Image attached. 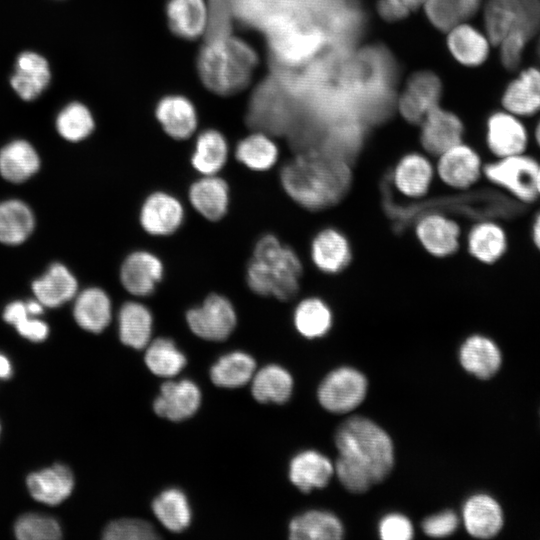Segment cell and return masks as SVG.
<instances>
[{"mask_svg":"<svg viewBox=\"0 0 540 540\" xmlns=\"http://www.w3.org/2000/svg\"><path fill=\"white\" fill-rule=\"evenodd\" d=\"M165 266L162 259L144 248L126 254L119 266V282L131 296L145 298L152 296L163 281Z\"/></svg>","mask_w":540,"mask_h":540,"instance_id":"cell-11","label":"cell"},{"mask_svg":"<svg viewBox=\"0 0 540 540\" xmlns=\"http://www.w3.org/2000/svg\"><path fill=\"white\" fill-rule=\"evenodd\" d=\"M482 8L484 32L492 45L510 33L530 40L540 31V0H485Z\"/></svg>","mask_w":540,"mask_h":540,"instance_id":"cell-5","label":"cell"},{"mask_svg":"<svg viewBox=\"0 0 540 540\" xmlns=\"http://www.w3.org/2000/svg\"><path fill=\"white\" fill-rule=\"evenodd\" d=\"M302 265L297 254L274 234L258 237L245 265V283L260 297L289 300L299 290Z\"/></svg>","mask_w":540,"mask_h":540,"instance_id":"cell-2","label":"cell"},{"mask_svg":"<svg viewBox=\"0 0 540 540\" xmlns=\"http://www.w3.org/2000/svg\"><path fill=\"white\" fill-rule=\"evenodd\" d=\"M335 472L331 460L316 450L297 453L289 463L288 476L291 483L301 492L326 487Z\"/></svg>","mask_w":540,"mask_h":540,"instance_id":"cell-21","label":"cell"},{"mask_svg":"<svg viewBox=\"0 0 540 540\" xmlns=\"http://www.w3.org/2000/svg\"><path fill=\"white\" fill-rule=\"evenodd\" d=\"M540 32V31H539ZM538 56L540 58V38H539V43H538Z\"/></svg>","mask_w":540,"mask_h":540,"instance_id":"cell-58","label":"cell"},{"mask_svg":"<svg viewBox=\"0 0 540 540\" xmlns=\"http://www.w3.org/2000/svg\"><path fill=\"white\" fill-rule=\"evenodd\" d=\"M536 189L538 196H540V164H538V170L536 175Z\"/></svg>","mask_w":540,"mask_h":540,"instance_id":"cell-56","label":"cell"},{"mask_svg":"<svg viewBox=\"0 0 540 540\" xmlns=\"http://www.w3.org/2000/svg\"><path fill=\"white\" fill-rule=\"evenodd\" d=\"M532 239L536 247L540 250V212L536 215L533 221Z\"/></svg>","mask_w":540,"mask_h":540,"instance_id":"cell-54","label":"cell"},{"mask_svg":"<svg viewBox=\"0 0 540 540\" xmlns=\"http://www.w3.org/2000/svg\"><path fill=\"white\" fill-rule=\"evenodd\" d=\"M438 156V173L448 185L467 188L478 180L481 160L470 146L460 142Z\"/></svg>","mask_w":540,"mask_h":540,"instance_id":"cell-20","label":"cell"},{"mask_svg":"<svg viewBox=\"0 0 540 540\" xmlns=\"http://www.w3.org/2000/svg\"><path fill=\"white\" fill-rule=\"evenodd\" d=\"M312 259L322 271L335 273L350 260V248L346 238L334 229L321 231L312 242Z\"/></svg>","mask_w":540,"mask_h":540,"instance_id":"cell-40","label":"cell"},{"mask_svg":"<svg viewBox=\"0 0 540 540\" xmlns=\"http://www.w3.org/2000/svg\"><path fill=\"white\" fill-rule=\"evenodd\" d=\"M155 117L163 132L173 140L189 139L197 130L196 108L182 95H167L160 99L156 105Z\"/></svg>","mask_w":540,"mask_h":540,"instance_id":"cell-16","label":"cell"},{"mask_svg":"<svg viewBox=\"0 0 540 540\" xmlns=\"http://www.w3.org/2000/svg\"><path fill=\"white\" fill-rule=\"evenodd\" d=\"M416 234L428 252L435 256H446L457 249L460 230L453 220L432 213L417 222Z\"/></svg>","mask_w":540,"mask_h":540,"instance_id":"cell-30","label":"cell"},{"mask_svg":"<svg viewBox=\"0 0 540 540\" xmlns=\"http://www.w3.org/2000/svg\"><path fill=\"white\" fill-rule=\"evenodd\" d=\"M339 456L367 471L375 484L382 482L394 465V446L389 434L371 419L352 416L335 432Z\"/></svg>","mask_w":540,"mask_h":540,"instance_id":"cell-4","label":"cell"},{"mask_svg":"<svg viewBox=\"0 0 540 540\" xmlns=\"http://www.w3.org/2000/svg\"><path fill=\"white\" fill-rule=\"evenodd\" d=\"M528 41L520 33H510L497 45L500 48L501 62L506 69L515 70L518 67Z\"/></svg>","mask_w":540,"mask_h":540,"instance_id":"cell-50","label":"cell"},{"mask_svg":"<svg viewBox=\"0 0 540 540\" xmlns=\"http://www.w3.org/2000/svg\"><path fill=\"white\" fill-rule=\"evenodd\" d=\"M185 321L198 338L221 342L233 333L238 319L232 301L222 293L211 291L201 303L186 311Z\"/></svg>","mask_w":540,"mask_h":540,"instance_id":"cell-6","label":"cell"},{"mask_svg":"<svg viewBox=\"0 0 540 540\" xmlns=\"http://www.w3.org/2000/svg\"><path fill=\"white\" fill-rule=\"evenodd\" d=\"M186 211L182 201L174 194L156 190L143 199L139 211V226L145 234L166 238L177 233L185 222Z\"/></svg>","mask_w":540,"mask_h":540,"instance_id":"cell-10","label":"cell"},{"mask_svg":"<svg viewBox=\"0 0 540 540\" xmlns=\"http://www.w3.org/2000/svg\"><path fill=\"white\" fill-rule=\"evenodd\" d=\"M484 0H425L421 11L428 23L444 33L456 24L469 21L482 8Z\"/></svg>","mask_w":540,"mask_h":540,"instance_id":"cell-35","label":"cell"},{"mask_svg":"<svg viewBox=\"0 0 540 540\" xmlns=\"http://www.w3.org/2000/svg\"><path fill=\"white\" fill-rule=\"evenodd\" d=\"M229 157V145L225 136L216 129L201 131L190 154V165L196 174L217 175L225 167Z\"/></svg>","mask_w":540,"mask_h":540,"instance_id":"cell-25","label":"cell"},{"mask_svg":"<svg viewBox=\"0 0 540 540\" xmlns=\"http://www.w3.org/2000/svg\"><path fill=\"white\" fill-rule=\"evenodd\" d=\"M32 290L44 307L56 308L76 296L78 282L65 265L53 263L40 278L33 281Z\"/></svg>","mask_w":540,"mask_h":540,"instance_id":"cell-28","label":"cell"},{"mask_svg":"<svg viewBox=\"0 0 540 540\" xmlns=\"http://www.w3.org/2000/svg\"><path fill=\"white\" fill-rule=\"evenodd\" d=\"M118 335L120 341L136 350L146 348L151 341L154 318L142 302L128 300L119 308Z\"/></svg>","mask_w":540,"mask_h":540,"instance_id":"cell-23","label":"cell"},{"mask_svg":"<svg viewBox=\"0 0 540 540\" xmlns=\"http://www.w3.org/2000/svg\"><path fill=\"white\" fill-rule=\"evenodd\" d=\"M157 520L169 531L179 533L191 523L192 511L186 494L178 488H167L152 501Z\"/></svg>","mask_w":540,"mask_h":540,"instance_id":"cell-38","label":"cell"},{"mask_svg":"<svg viewBox=\"0 0 540 540\" xmlns=\"http://www.w3.org/2000/svg\"><path fill=\"white\" fill-rule=\"evenodd\" d=\"M144 361L150 372L163 378L176 376L187 364L185 354L168 337L151 340L146 346Z\"/></svg>","mask_w":540,"mask_h":540,"instance_id":"cell-42","label":"cell"},{"mask_svg":"<svg viewBox=\"0 0 540 540\" xmlns=\"http://www.w3.org/2000/svg\"><path fill=\"white\" fill-rule=\"evenodd\" d=\"M31 496L39 502L56 505L72 492L74 477L71 470L62 464L34 472L27 477Z\"/></svg>","mask_w":540,"mask_h":540,"instance_id":"cell-27","label":"cell"},{"mask_svg":"<svg viewBox=\"0 0 540 540\" xmlns=\"http://www.w3.org/2000/svg\"><path fill=\"white\" fill-rule=\"evenodd\" d=\"M507 237L503 228L492 220H483L468 234L470 253L479 261L493 263L505 253Z\"/></svg>","mask_w":540,"mask_h":540,"instance_id":"cell-41","label":"cell"},{"mask_svg":"<svg viewBox=\"0 0 540 540\" xmlns=\"http://www.w3.org/2000/svg\"><path fill=\"white\" fill-rule=\"evenodd\" d=\"M294 326L305 338L324 336L332 324V314L328 306L318 298L302 300L294 310Z\"/></svg>","mask_w":540,"mask_h":540,"instance_id":"cell-43","label":"cell"},{"mask_svg":"<svg viewBox=\"0 0 540 540\" xmlns=\"http://www.w3.org/2000/svg\"><path fill=\"white\" fill-rule=\"evenodd\" d=\"M12 373L11 363L7 357L0 354V378H9Z\"/></svg>","mask_w":540,"mask_h":540,"instance_id":"cell-53","label":"cell"},{"mask_svg":"<svg viewBox=\"0 0 540 540\" xmlns=\"http://www.w3.org/2000/svg\"><path fill=\"white\" fill-rule=\"evenodd\" d=\"M288 530L292 540H339L344 535L340 519L329 511L318 509L295 516Z\"/></svg>","mask_w":540,"mask_h":540,"instance_id":"cell-31","label":"cell"},{"mask_svg":"<svg viewBox=\"0 0 540 540\" xmlns=\"http://www.w3.org/2000/svg\"><path fill=\"white\" fill-rule=\"evenodd\" d=\"M28 313L26 305L22 301L9 303L3 312L4 320L12 324L18 333L31 341L40 342L47 338L49 328L47 324Z\"/></svg>","mask_w":540,"mask_h":540,"instance_id":"cell-46","label":"cell"},{"mask_svg":"<svg viewBox=\"0 0 540 540\" xmlns=\"http://www.w3.org/2000/svg\"><path fill=\"white\" fill-rule=\"evenodd\" d=\"M201 400V390L194 381L169 380L161 385L153 401V410L159 417L179 422L192 417L198 411Z\"/></svg>","mask_w":540,"mask_h":540,"instance_id":"cell-13","label":"cell"},{"mask_svg":"<svg viewBox=\"0 0 540 540\" xmlns=\"http://www.w3.org/2000/svg\"><path fill=\"white\" fill-rule=\"evenodd\" d=\"M39 168V155L26 140H13L0 150V175L8 182L23 183Z\"/></svg>","mask_w":540,"mask_h":540,"instance_id":"cell-32","label":"cell"},{"mask_svg":"<svg viewBox=\"0 0 540 540\" xmlns=\"http://www.w3.org/2000/svg\"><path fill=\"white\" fill-rule=\"evenodd\" d=\"M251 393L260 403L284 404L293 391V378L288 370L268 364L256 371L251 379Z\"/></svg>","mask_w":540,"mask_h":540,"instance_id":"cell-33","label":"cell"},{"mask_svg":"<svg viewBox=\"0 0 540 540\" xmlns=\"http://www.w3.org/2000/svg\"><path fill=\"white\" fill-rule=\"evenodd\" d=\"M486 141L499 158L521 154L528 143L527 131L514 114L495 112L487 120Z\"/></svg>","mask_w":540,"mask_h":540,"instance_id":"cell-17","label":"cell"},{"mask_svg":"<svg viewBox=\"0 0 540 540\" xmlns=\"http://www.w3.org/2000/svg\"><path fill=\"white\" fill-rule=\"evenodd\" d=\"M459 525V518L452 510H444L425 518L421 524L423 532L434 538L453 534Z\"/></svg>","mask_w":540,"mask_h":540,"instance_id":"cell-49","label":"cell"},{"mask_svg":"<svg viewBox=\"0 0 540 540\" xmlns=\"http://www.w3.org/2000/svg\"><path fill=\"white\" fill-rule=\"evenodd\" d=\"M14 531L21 540H55L62 533L54 518L37 513L24 514L18 518Z\"/></svg>","mask_w":540,"mask_h":540,"instance_id":"cell-45","label":"cell"},{"mask_svg":"<svg viewBox=\"0 0 540 540\" xmlns=\"http://www.w3.org/2000/svg\"><path fill=\"white\" fill-rule=\"evenodd\" d=\"M375 9L377 15L388 23L400 22L411 15L397 0H376Z\"/></svg>","mask_w":540,"mask_h":540,"instance_id":"cell-51","label":"cell"},{"mask_svg":"<svg viewBox=\"0 0 540 540\" xmlns=\"http://www.w3.org/2000/svg\"><path fill=\"white\" fill-rule=\"evenodd\" d=\"M378 533L383 540H409L414 535V529L405 515L390 513L380 520Z\"/></svg>","mask_w":540,"mask_h":540,"instance_id":"cell-48","label":"cell"},{"mask_svg":"<svg viewBox=\"0 0 540 540\" xmlns=\"http://www.w3.org/2000/svg\"><path fill=\"white\" fill-rule=\"evenodd\" d=\"M535 138H536V141L540 147V121L538 122L537 126H536V129H535Z\"/></svg>","mask_w":540,"mask_h":540,"instance_id":"cell-57","label":"cell"},{"mask_svg":"<svg viewBox=\"0 0 540 540\" xmlns=\"http://www.w3.org/2000/svg\"><path fill=\"white\" fill-rule=\"evenodd\" d=\"M102 537L105 540H155L159 535L146 520L121 518L110 522L104 528Z\"/></svg>","mask_w":540,"mask_h":540,"instance_id":"cell-47","label":"cell"},{"mask_svg":"<svg viewBox=\"0 0 540 540\" xmlns=\"http://www.w3.org/2000/svg\"><path fill=\"white\" fill-rule=\"evenodd\" d=\"M166 14L170 29L181 38L194 40L207 30L209 9L205 0H169Z\"/></svg>","mask_w":540,"mask_h":540,"instance_id":"cell-24","label":"cell"},{"mask_svg":"<svg viewBox=\"0 0 540 540\" xmlns=\"http://www.w3.org/2000/svg\"><path fill=\"white\" fill-rule=\"evenodd\" d=\"M502 105L515 116H531L540 110V70H523L502 96Z\"/></svg>","mask_w":540,"mask_h":540,"instance_id":"cell-29","label":"cell"},{"mask_svg":"<svg viewBox=\"0 0 540 540\" xmlns=\"http://www.w3.org/2000/svg\"><path fill=\"white\" fill-rule=\"evenodd\" d=\"M418 125L420 126V142L431 154L440 155L462 142L463 122L457 114L445 109L442 105L431 110Z\"/></svg>","mask_w":540,"mask_h":540,"instance_id":"cell-14","label":"cell"},{"mask_svg":"<svg viewBox=\"0 0 540 540\" xmlns=\"http://www.w3.org/2000/svg\"><path fill=\"white\" fill-rule=\"evenodd\" d=\"M95 121L91 111L80 102H71L58 113L56 129L67 141L79 142L93 132Z\"/></svg>","mask_w":540,"mask_h":540,"instance_id":"cell-44","label":"cell"},{"mask_svg":"<svg viewBox=\"0 0 540 540\" xmlns=\"http://www.w3.org/2000/svg\"><path fill=\"white\" fill-rule=\"evenodd\" d=\"M35 218L30 207L21 200L0 202V243L19 245L33 232Z\"/></svg>","mask_w":540,"mask_h":540,"instance_id":"cell-37","label":"cell"},{"mask_svg":"<svg viewBox=\"0 0 540 540\" xmlns=\"http://www.w3.org/2000/svg\"><path fill=\"white\" fill-rule=\"evenodd\" d=\"M28 313L32 316H37L43 313L44 306L36 299L25 303Z\"/></svg>","mask_w":540,"mask_h":540,"instance_id":"cell-55","label":"cell"},{"mask_svg":"<svg viewBox=\"0 0 540 540\" xmlns=\"http://www.w3.org/2000/svg\"><path fill=\"white\" fill-rule=\"evenodd\" d=\"M444 35L447 52L461 66L474 68L487 60L492 43L484 31L469 21L456 24Z\"/></svg>","mask_w":540,"mask_h":540,"instance_id":"cell-15","label":"cell"},{"mask_svg":"<svg viewBox=\"0 0 540 540\" xmlns=\"http://www.w3.org/2000/svg\"><path fill=\"white\" fill-rule=\"evenodd\" d=\"M256 370V361L248 353L232 351L219 357L210 368V379L221 388H238L251 381Z\"/></svg>","mask_w":540,"mask_h":540,"instance_id":"cell-36","label":"cell"},{"mask_svg":"<svg viewBox=\"0 0 540 540\" xmlns=\"http://www.w3.org/2000/svg\"><path fill=\"white\" fill-rule=\"evenodd\" d=\"M258 63L257 53L233 35L211 38L198 58L199 75L214 93L229 95L241 91L251 80Z\"/></svg>","mask_w":540,"mask_h":540,"instance_id":"cell-3","label":"cell"},{"mask_svg":"<svg viewBox=\"0 0 540 540\" xmlns=\"http://www.w3.org/2000/svg\"><path fill=\"white\" fill-rule=\"evenodd\" d=\"M368 381L359 370L341 366L330 371L317 389V399L327 411L344 414L357 408L365 399Z\"/></svg>","mask_w":540,"mask_h":540,"instance_id":"cell-8","label":"cell"},{"mask_svg":"<svg viewBox=\"0 0 540 540\" xmlns=\"http://www.w3.org/2000/svg\"><path fill=\"white\" fill-rule=\"evenodd\" d=\"M462 517L467 532L480 539L494 537L504 524L500 504L486 493H476L467 498L462 508Z\"/></svg>","mask_w":540,"mask_h":540,"instance_id":"cell-19","label":"cell"},{"mask_svg":"<svg viewBox=\"0 0 540 540\" xmlns=\"http://www.w3.org/2000/svg\"><path fill=\"white\" fill-rule=\"evenodd\" d=\"M432 174L428 159L421 154L412 153L400 160L395 168L393 181L402 194L419 197L427 192Z\"/></svg>","mask_w":540,"mask_h":540,"instance_id":"cell-39","label":"cell"},{"mask_svg":"<svg viewBox=\"0 0 540 540\" xmlns=\"http://www.w3.org/2000/svg\"><path fill=\"white\" fill-rule=\"evenodd\" d=\"M349 182L350 172L344 161L316 151L296 156L280 171L284 191L294 202L308 209L336 203Z\"/></svg>","mask_w":540,"mask_h":540,"instance_id":"cell-1","label":"cell"},{"mask_svg":"<svg viewBox=\"0 0 540 540\" xmlns=\"http://www.w3.org/2000/svg\"><path fill=\"white\" fill-rule=\"evenodd\" d=\"M443 82L432 70L421 69L408 76L397 99V109L403 119L419 124L434 108L441 105Z\"/></svg>","mask_w":540,"mask_h":540,"instance_id":"cell-9","label":"cell"},{"mask_svg":"<svg viewBox=\"0 0 540 540\" xmlns=\"http://www.w3.org/2000/svg\"><path fill=\"white\" fill-rule=\"evenodd\" d=\"M230 186L217 175H203L193 180L187 189V199L193 210L204 220L215 223L228 214Z\"/></svg>","mask_w":540,"mask_h":540,"instance_id":"cell-12","label":"cell"},{"mask_svg":"<svg viewBox=\"0 0 540 540\" xmlns=\"http://www.w3.org/2000/svg\"><path fill=\"white\" fill-rule=\"evenodd\" d=\"M73 316L82 329L92 333L102 332L112 318L110 296L96 286L82 290L75 298Z\"/></svg>","mask_w":540,"mask_h":540,"instance_id":"cell-26","label":"cell"},{"mask_svg":"<svg viewBox=\"0 0 540 540\" xmlns=\"http://www.w3.org/2000/svg\"><path fill=\"white\" fill-rule=\"evenodd\" d=\"M51 72L48 61L33 51H24L17 56L10 85L25 101L37 99L48 87Z\"/></svg>","mask_w":540,"mask_h":540,"instance_id":"cell-18","label":"cell"},{"mask_svg":"<svg viewBox=\"0 0 540 540\" xmlns=\"http://www.w3.org/2000/svg\"><path fill=\"white\" fill-rule=\"evenodd\" d=\"M538 162L521 154L499 158L484 167V174L496 186L522 204L532 203L538 197L536 175Z\"/></svg>","mask_w":540,"mask_h":540,"instance_id":"cell-7","label":"cell"},{"mask_svg":"<svg viewBox=\"0 0 540 540\" xmlns=\"http://www.w3.org/2000/svg\"><path fill=\"white\" fill-rule=\"evenodd\" d=\"M403 5L411 14L422 9L425 0H397Z\"/></svg>","mask_w":540,"mask_h":540,"instance_id":"cell-52","label":"cell"},{"mask_svg":"<svg viewBox=\"0 0 540 540\" xmlns=\"http://www.w3.org/2000/svg\"><path fill=\"white\" fill-rule=\"evenodd\" d=\"M459 362L466 372L476 378L489 379L498 372L502 354L492 339L474 334L460 346Z\"/></svg>","mask_w":540,"mask_h":540,"instance_id":"cell-22","label":"cell"},{"mask_svg":"<svg viewBox=\"0 0 540 540\" xmlns=\"http://www.w3.org/2000/svg\"><path fill=\"white\" fill-rule=\"evenodd\" d=\"M236 161L251 172H265L277 162L279 149L275 141L264 131H255L237 143L234 150Z\"/></svg>","mask_w":540,"mask_h":540,"instance_id":"cell-34","label":"cell"}]
</instances>
